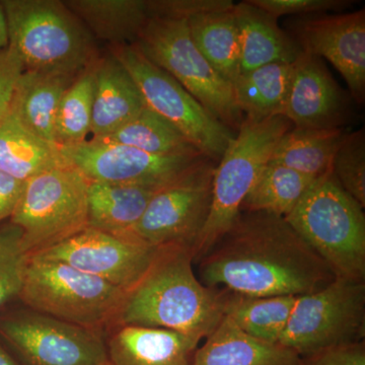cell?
<instances>
[{
	"mask_svg": "<svg viewBox=\"0 0 365 365\" xmlns=\"http://www.w3.org/2000/svg\"><path fill=\"white\" fill-rule=\"evenodd\" d=\"M76 76L78 74L24 71L16 83L9 112L36 136L56 144L57 110L64 91Z\"/></svg>",
	"mask_w": 365,
	"mask_h": 365,
	"instance_id": "44dd1931",
	"label": "cell"
},
{
	"mask_svg": "<svg viewBox=\"0 0 365 365\" xmlns=\"http://www.w3.org/2000/svg\"><path fill=\"white\" fill-rule=\"evenodd\" d=\"M88 182L160 190L207 162L205 155H151L121 144L86 140L60 148Z\"/></svg>",
	"mask_w": 365,
	"mask_h": 365,
	"instance_id": "7c38bea8",
	"label": "cell"
},
{
	"mask_svg": "<svg viewBox=\"0 0 365 365\" xmlns=\"http://www.w3.org/2000/svg\"><path fill=\"white\" fill-rule=\"evenodd\" d=\"M28 262L21 228L13 222L0 227V309L20 299Z\"/></svg>",
	"mask_w": 365,
	"mask_h": 365,
	"instance_id": "1f68e13d",
	"label": "cell"
},
{
	"mask_svg": "<svg viewBox=\"0 0 365 365\" xmlns=\"http://www.w3.org/2000/svg\"><path fill=\"white\" fill-rule=\"evenodd\" d=\"M158 190L90 182L88 227L117 237H129Z\"/></svg>",
	"mask_w": 365,
	"mask_h": 365,
	"instance_id": "603a6c76",
	"label": "cell"
},
{
	"mask_svg": "<svg viewBox=\"0 0 365 365\" xmlns=\"http://www.w3.org/2000/svg\"><path fill=\"white\" fill-rule=\"evenodd\" d=\"M292 127L283 116L260 121L244 117L235 138L216 163L210 211L192 249L194 262L200 260L234 225L241 213L242 201L267 165L276 144Z\"/></svg>",
	"mask_w": 365,
	"mask_h": 365,
	"instance_id": "5b68a950",
	"label": "cell"
},
{
	"mask_svg": "<svg viewBox=\"0 0 365 365\" xmlns=\"http://www.w3.org/2000/svg\"><path fill=\"white\" fill-rule=\"evenodd\" d=\"M24 71L20 55L13 46H7L0 52V119L9 111L16 83Z\"/></svg>",
	"mask_w": 365,
	"mask_h": 365,
	"instance_id": "d590c367",
	"label": "cell"
},
{
	"mask_svg": "<svg viewBox=\"0 0 365 365\" xmlns=\"http://www.w3.org/2000/svg\"><path fill=\"white\" fill-rule=\"evenodd\" d=\"M95 63L78 74L60 101L55 121V143L59 148L85 143L91 133Z\"/></svg>",
	"mask_w": 365,
	"mask_h": 365,
	"instance_id": "4dcf8cb0",
	"label": "cell"
},
{
	"mask_svg": "<svg viewBox=\"0 0 365 365\" xmlns=\"http://www.w3.org/2000/svg\"><path fill=\"white\" fill-rule=\"evenodd\" d=\"M0 365H21L9 351L0 344Z\"/></svg>",
	"mask_w": 365,
	"mask_h": 365,
	"instance_id": "ab89813d",
	"label": "cell"
},
{
	"mask_svg": "<svg viewBox=\"0 0 365 365\" xmlns=\"http://www.w3.org/2000/svg\"><path fill=\"white\" fill-rule=\"evenodd\" d=\"M198 262L204 285L248 297H299L335 279L285 217L266 212L240 213Z\"/></svg>",
	"mask_w": 365,
	"mask_h": 365,
	"instance_id": "6da1fadb",
	"label": "cell"
},
{
	"mask_svg": "<svg viewBox=\"0 0 365 365\" xmlns=\"http://www.w3.org/2000/svg\"><path fill=\"white\" fill-rule=\"evenodd\" d=\"M200 339L137 326H115L106 338L110 365H191Z\"/></svg>",
	"mask_w": 365,
	"mask_h": 365,
	"instance_id": "e0dca14e",
	"label": "cell"
},
{
	"mask_svg": "<svg viewBox=\"0 0 365 365\" xmlns=\"http://www.w3.org/2000/svg\"><path fill=\"white\" fill-rule=\"evenodd\" d=\"M302 365H365L364 342L327 348L302 357Z\"/></svg>",
	"mask_w": 365,
	"mask_h": 365,
	"instance_id": "8d00e7d4",
	"label": "cell"
},
{
	"mask_svg": "<svg viewBox=\"0 0 365 365\" xmlns=\"http://www.w3.org/2000/svg\"><path fill=\"white\" fill-rule=\"evenodd\" d=\"M66 6L95 39L113 46L135 44L151 19L150 0H67Z\"/></svg>",
	"mask_w": 365,
	"mask_h": 365,
	"instance_id": "7402d4cb",
	"label": "cell"
},
{
	"mask_svg": "<svg viewBox=\"0 0 365 365\" xmlns=\"http://www.w3.org/2000/svg\"><path fill=\"white\" fill-rule=\"evenodd\" d=\"M230 0H150L151 18L187 19L207 11L230 9Z\"/></svg>",
	"mask_w": 365,
	"mask_h": 365,
	"instance_id": "e575fe53",
	"label": "cell"
},
{
	"mask_svg": "<svg viewBox=\"0 0 365 365\" xmlns=\"http://www.w3.org/2000/svg\"><path fill=\"white\" fill-rule=\"evenodd\" d=\"M344 134L342 129L314 130L292 127L276 144L269 163L319 179L331 172L334 155Z\"/></svg>",
	"mask_w": 365,
	"mask_h": 365,
	"instance_id": "4316f807",
	"label": "cell"
},
{
	"mask_svg": "<svg viewBox=\"0 0 365 365\" xmlns=\"http://www.w3.org/2000/svg\"><path fill=\"white\" fill-rule=\"evenodd\" d=\"M9 45L25 71L76 74L98 58L95 38L58 0H2Z\"/></svg>",
	"mask_w": 365,
	"mask_h": 365,
	"instance_id": "3957f363",
	"label": "cell"
},
{
	"mask_svg": "<svg viewBox=\"0 0 365 365\" xmlns=\"http://www.w3.org/2000/svg\"><path fill=\"white\" fill-rule=\"evenodd\" d=\"M365 282L335 278L295 300L280 344L300 357L364 341Z\"/></svg>",
	"mask_w": 365,
	"mask_h": 365,
	"instance_id": "30bf717a",
	"label": "cell"
},
{
	"mask_svg": "<svg viewBox=\"0 0 365 365\" xmlns=\"http://www.w3.org/2000/svg\"><path fill=\"white\" fill-rule=\"evenodd\" d=\"M191 365H302V357L280 343L256 339L223 317Z\"/></svg>",
	"mask_w": 365,
	"mask_h": 365,
	"instance_id": "ffe728a7",
	"label": "cell"
},
{
	"mask_svg": "<svg viewBox=\"0 0 365 365\" xmlns=\"http://www.w3.org/2000/svg\"><path fill=\"white\" fill-rule=\"evenodd\" d=\"M255 6L267 11L271 16H302L309 14L341 11L352 6L350 0H249Z\"/></svg>",
	"mask_w": 365,
	"mask_h": 365,
	"instance_id": "836d02e7",
	"label": "cell"
},
{
	"mask_svg": "<svg viewBox=\"0 0 365 365\" xmlns=\"http://www.w3.org/2000/svg\"><path fill=\"white\" fill-rule=\"evenodd\" d=\"M146 106L135 81L111 53L95 63L91 139L102 138L136 117Z\"/></svg>",
	"mask_w": 365,
	"mask_h": 365,
	"instance_id": "ac0fdd59",
	"label": "cell"
},
{
	"mask_svg": "<svg viewBox=\"0 0 365 365\" xmlns=\"http://www.w3.org/2000/svg\"><path fill=\"white\" fill-rule=\"evenodd\" d=\"M93 140L130 146L151 155H202L174 125L146 107L116 131Z\"/></svg>",
	"mask_w": 365,
	"mask_h": 365,
	"instance_id": "f1b7e54d",
	"label": "cell"
},
{
	"mask_svg": "<svg viewBox=\"0 0 365 365\" xmlns=\"http://www.w3.org/2000/svg\"><path fill=\"white\" fill-rule=\"evenodd\" d=\"M9 45V29H7L6 16L4 6L0 1V52L6 49Z\"/></svg>",
	"mask_w": 365,
	"mask_h": 365,
	"instance_id": "f35d334b",
	"label": "cell"
},
{
	"mask_svg": "<svg viewBox=\"0 0 365 365\" xmlns=\"http://www.w3.org/2000/svg\"><path fill=\"white\" fill-rule=\"evenodd\" d=\"M109 52L130 73L146 108L174 125L209 160L220 162L235 132L211 116L176 79L146 58L135 45L113 46Z\"/></svg>",
	"mask_w": 365,
	"mask_h": 365,
	"instance_id": "9c48e42d",
	"label": "cell"
},
{
	"mask_svg": "<svg viewBox=\"0 0 365 365\" xmlns=\"http://www.w3.org/2000/svg\"><path fill=\"white\" fill-rule=\"evenodd\" d=\"M241 45V74L272 63H295L304 53L278 19L249 0L235 4Z\"/></svg>",
	"mask_w": 365,
	"mask_h": 365,
	"instance_id": "d6986e66",
	"label": "cell"
},
{
	"mask_svg": "<svg viewBox=\"0 0 365 365\" xmlns=\"http://www.w3.org/2000/svg\"><path fill=\"white\" fill-rule=\"evenodd\" d=\"M333 176L340 186L365 207V134L364 129L345 133L335 155Z\"/></svg>",
	"mask_w": 365,
	"mask_h": 365,
	"instance_id": "d6a6232c",
	"label": "cell"
},
{
	"mask_svg": "<svg viewBox=\"0 0 365 365\" xmlns=\"http://www.w3.org/2000/svg\"><path fill=\"white\" fill-rule=\"evenodd\" d=\"M25 182L0 172V222L13 216L20 202Z\"/></svg>",
	"mask_w": 365,
	"mask_h": 365,
	"instance_id": "74e56055",
	"label": "cell"
},
{
	"mask_svg": "<svg viewBox=\"0 0 365 365\" xmlns=\"http://www.w3.org/2000/svg\"><path fill=\"white\" fill-rule=\"evenodd\" d=\"M297 297H248L225 290L223 317L256 339L279 343Z\"/></svg>",
	"mask_w": 365,
	"mask_h": 365,
	"instance_id": "83f0119b",
	"label": "cell"
},
{
	"mask_svg": "<svg viewBox=\"0 0 365 365\" xmlns=\"http://www.w3.org/2000/svg\"><path fill=\"white\" fill-rule=\"evenodd\" d=\"M88 182L68 163L26 180L11 222L21 228L29 256L88 227Z\"/></svg>",
	"mask_w": 365,
	"mask_h": 365,
	"instance_id": "ba28073f",
	"label": "cell"
},
{
	"mask_svg": "<svg viewBox=\"0 0 365 365\" xmlns=\"http://www.w3.org/2000/svg\"><path fill=\"white\" fill-rule=\"evenodd\" d=\"M66 165L58 145L29 131L11 112L0 119V172L26 181Z\"/></svg>",
	"mask_w": 365,
	"mask_h": 365,
	"instance_id": "d4e9b609",
	"label": "cell"
},
{
	"mask_svg": "<svg viewBox=\"0 0 365 365\" xmlns=\"http://www.w3.org/2000/svg\"><path fill=\"white\" fill-rule=\"evenodd\" d=\"M364 209L330 172L314 182L285 220L335 278L364 281Z\"/></svg>",
	"mask_w": 365,
	"mask_h": 365,
	"instance_id": "277c9868",
	"label": "cell"
},
{
	"mask_svg": "<svg viewBox=\"0 0 365 365\" xmlns=\"http://www.w3.org/2000/svg\"><path fill=\"white\" fill-rule=\"evenodd\" d=\"M350 98L336 83L323 60L304 52L295 61L282 116L297 128L342 129L351 115Z\"/></svg>",
	"mask_w": 365,
	"mask_h": 365,
	"instance_id": "2e32d148",
	"label": "cell"
},
{
	"mask_svg": "<svg viewBox=\"0 0 365 365\" xmlns=\"http://www.w3.org/2000/svg\"><path fill=\"white\" fill-rule=\"evenodd\" d=\"M133 45L176 79L211 116L237 133L244 115L235 105L232 86L197 49L187 19L151 18Z\"/></svg>",
	"mask_w": 365,
	"mask_h": 365,
	"instance_id": "52a82bcc",
	"label": "cell"
},
{
	"mask_svg": "<svg viewBox=\"0 0 365 365\" xmlns=\"http://www.w3.org/2000/svg\"><path fill=\"white\" fill-rule=\"evenodd\" d=\"M215 165L207 160L155 192L129 235L150 246L181 245L192 251L210 211Z\"/></svg>",
	"mask_w": 365,
	"mask_h": 365,
	"instance_id": "4fadbf2b",
	"label": "cell"
},
{
	"mask_svg": "<svg viewBox=\"0 0 365 365\" xmlns=\"http://www.w3.org/2000/svg\"><path fill=\"white\" fill-rule=\"evenodd\" d=\"M316 181L292 169L267 163L242 201L241 212L287 217Z\"/></svg>",
	"mask_w": 365,
	"mask_h": 365,
	"instance_id": "f546056e",
	"label": "cell"
},
{
	"mask_svg": "<svg viewBox=\"0 0 365 365\" xmlns=\"http://www.w3.org/2000/svg\"><path fill=\"white\" fill-rule=\"evenodd\" d=\"M124 297L111 283L67 264L29 257L20 299L38 313L102 332L114 326Z\"/></svg>",
	"mask_w": 365,
	"mask_h": 365,
	"instance_id": "8992f818",
	"label": "cell"
},
{
	"mask_svg": "<svg viewBox=\"0 0 365 365\" xmlns=\"http://www.w3.org/2000/svg\"><path fill=\"white\" fill-rule=\"evenodd\" d=\"M0 337L21 365H110L103 332L31 309L0 319Z\"/></svg>",
	"mask_w": 365,
	"mask_h": 365,
	"instance_id": "8fae6325",
	"label": "cell"
},
{
	"mask_svg": "<svg viewBox=\"0 0 365 365\" xmlns=\"http://www.w3.org/2000/svg\"><path fill=\"white\" fill-rule=\"evenodd\" d=\"M158 247L86 227L66 241L29 257L61 262L111 283L126 294L143 277Z\"/></svg>",
	"mask_w": 365,
	"mask_h": 365,
	"instance_id": "5bb4252c",
	"label": "cell"
},
{
	"mask_svg": "<svg viewBox=\"0 0 365 365\" xmlns=\"http://www.w3.org/2000/svg\"><path fill=\"white\" fill-rule=\"evenodd\" d=\"M234 7L188 19L190 36L197 49L232 86L241 76V45Z\"/></svg>",
	"mask_w": 365,
	"mask_h": 365,
	"instance_id": "cb8c5ba5",
	"label": "cell"
},
{
	"mask_svg": "<svg viewBox=\"0 0 365 365\" xmlns=\"http://www.w3.org/2000/svg\"><path fill=\"white\" fill-rule=\"evenodd\" d=\"M189 247L168 245L125 294L115 326L163 329L207 338L223 318L225 290L206 287L193 270Z\"/></svg>",
	"mask_w": 365,
	"mask_h": 365,
	"instance_id": "7a4b0ae2",
	"label": "cell"
},
{
	"mask_svg": "<svg viewBox=\"0 0 365 365\" xmlns=\"http://www.w3.org/2000/svg\"><path fill=\"white\" fill-rule=\"evenodd\" d=\"M294 72V63H272L242 73L232 91L244 117L260 121L282 116Z\"/></svg>",
	"mask_w": 365,
	"mask_h": 365,
	"instance_id": "484cf974",
	"label": "cell"
},
{
	"mask_svg": "<svg viewBox=\"0 0 365 365\" xmlns=\"http://www.w3.org/2000/svg\"><path fill=\"white\" fill-rule=\"evenodd\" d=\"M287 32L302 51L325 58L347 83L357 104L365 101V11L292 16Z\"/></svg>",
	"mask_w": 365,
	"mask_h": 365,
	"instance_id": "9a60e30c",
	"label": "cell"
}]
</instances>
